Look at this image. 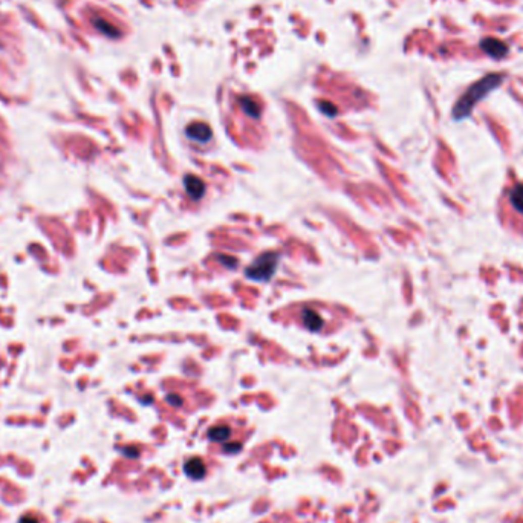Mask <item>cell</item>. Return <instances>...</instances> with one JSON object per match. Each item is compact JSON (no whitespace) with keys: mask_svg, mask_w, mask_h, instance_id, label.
Returning a JSON list of instances; mask_svg holds the SVG:
<instances>
[{"mask_svg":"<svg viewBox=\"0 0 523 523\" xmlns=\"http://www.w3.org/2000/svg\"><path fill=\"white\" fill-rule=\"evenodd\" d=\"M230 436H231V429L227 426H218V427L210 429V432H208V438L216 442H224L230 439Z\"/></svg>","mask_w":523,"mask_h":523,"instance_id":"cell-11","label":"cell"},{"mask_svg":"<svg viewBox=\"0 0 523 523\" xmlns=\"http://www.w3.org/2000/svg\"><path fill=\"white\" fill-rule=\"evenodd\" d=\"M90 22H92L93 28H95L98 32H101L102 35H106V37H109V38H120V37H121V31H120L117 26H114L112 23H109L106 19H102V17H99V16H93V17L90 19Z\"/></svg>","mask_w":523,"mask_h":523,"instance_id":"cell-5","label":"cell"},{"mask_svg":"<svg viewBox=\"0 0 523 523\" xmlns=\"http://www.w3.org/2000/svg\"><path fill=\"white\" fill-rule=\"evenodd\" d=\"M187 136L194 142L205 144L212 139L213 132H212L210 126L205 124V123H193L187 127Z\"/></svg>","mask_w":523,"mask_h":523,"instance_id":"cell-4","label":"cell"},{"mask_svg":"<svg viewBox=\"0 0 523 523\" xmlns=\"http://www.w3.org/2000/svg\"><path fill=\"white\" fill-rule=\"evenodd\" d=\"M503 80H505V77L500 74H490V75L484 77L482 80H479L478 83H475L473 86H469L466 89V92L456 102V106L453 109V118L457 121L462 118H466L469 114H472V111L476 104L481 99H484L490 92L497 89Z\"/></svg>","mask_w":523,"mask_h":523,"instance_id":"cell-1","label":"cell"},{"mask_svg":"<svg viewBox=\"0 0 523 523\" xmlns=\"http://www.w3.org/2000/svg\"><path fill=\"white\" fill-rule=\"evenodd\" d=\"M240 448H242L240 444H231V445H225V447H224V450H225V451H230V453H236V451L240 450Z\"/></svg>","mask_w":523,"mask_h":523,"instance_id":"cell-14","label":"cell"},{"mask_svg":"<svg viewBox=\"0 0 523 523\" xmlns=\"http://www.w3.org/2000/svg\"><path fill=\"white\" fill-rule=\"evenodd\" d=\"M167 401H169L170 404H173V405H181V404H182V401H181L179 398H173V395H170V396L167 398Z\"/></svg>","mask_w":523,"mask_h":523,"instance_id":"cell-15","label":"cell"},{"mask_svg":"<svg viewBox=\"0 0 523 523\" xmlns=\"http://www.w3.org/2000/svg\"><path fill=\"white\" fill-rule=\"evenodd\" d=\"M19 523H40V521H38V518L34 517V515H23V517L19 520Z\"/></svg>","mask_w":523,"mask_h":523,"instance_id":"cell-13","label":"cell"},{"mask_svg":"<svg viewBox=\"0 0 523 523\" xmlns=\"http://www.w3.org/2000/svg\"><path fill=\"white\" fill-rule=\"evenodd\" d=\"M279 260H280L279 254L265 252L262 254L251 267L246 268L245 274L249 280H254V282H268L276 274Z\"/></svg>","mask_w":523,"mask_h":523,"instance_id":"cell-2","label":"cell"},{"mask_svg":"<svg viewBox=\"0 0 523 523\" xmlns=\"http://www.w3.org/2000/svg\"><path fill=\"white\" fill-rule=\"evenodd\" d=\"M239 106L240 109L251 118L257 120L260 117V106L258 102L249 96H239Z\"/></svg>","mask_w":523,"mask_h":523,"instance_id":"cell-9","label":"cell"},{"mask_svg":"<svg viewBox=\"0 0 523 523\" xmlns=\"http://www.w3.org/2000/svg\"><path fill=\"white\" fill-rule=\"evenodd\" d=\"M481 49L493 59H502L508 54V46L502 40L487 37L481 41Z\"/></svg>","mask_w":523,"mask_h":523,"instance_id":"cell-3","label":"cell"},{"mask_svg":"<svg viewBox=\"0 0 523 523\" xmlns=\"http://www.w3.org/2000/svg\"><path fill=\"white\" fill-rule=\"evenodd\" d=\"M184 472L191 479H202L205 476V473H206V466H205V462L202 459L191 457L184 465Z\"/></svg>","mask_w":523,"mask_h":523,"instance_id":"cell-7","label":"cell"},{"mask_svg":"<svg viewBox=\"0 0 523 523\" xmlns=\"http://www.w3.org/2000/svg\"><path fill=\"white\" fill-rule=\"evenodd\" d=\"M184 187H185L187 194L193 200H197V199H200L205 194V182L202 179L196 178V176H185Z\"/></svg>","mask_w":523,"mask_h":523,"instance_id":"cell-6","label":"cell"},{"mask_svg":"<svg viewBox=\"0 0 523 523\" xmlns=\"http://www.w3.org/2000/svg\"><path fill=\"white\" fill-rule=\"evenodd\" d=\"M320 108H322V111H323L328 117H334V115L337 114V109H335L334 106H331V104H328L326 101H323V102L320 104Z\"/></svg>","mask_w":523,"mask_h":523,"instance_id":"cell-12","label":"cell"},{"mask_svg":"<svg viewBox=\"0 0 523 523\" xmlns=\"http://www.w3.org/2000/svg\"><path fill=\"white\" fill-rule=\"evenodd\" d=\"M301 319H303L304 326H306L307 329L313 331V332H316V331H320V329L323 328V320H322V317L319 316V313H317L316 310H312V309H304Z\"/></svg>","mask_w":523,"mask_h":523,"instance_id":"cell-8","label":"cell"},{"mask_svg":"<svg viewBox=\"0 0 523 523\" xmlns=\"http://www.w3.org/2000/svg\"><path fill=\"white\" fill-rule=\"evenodd\" d=\"M509 200H511V205L515 208V210L518 213L523 215V185L521 184H517L511 193H509Z\"/></svg>","mask_w":523,"mask_h":523,"instance_id":"cell-10","label":"cell"}]
</instances>
